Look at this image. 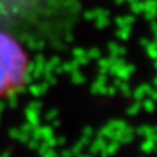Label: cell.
<instances>
[{
    "mask_svg": "<svg viewBox=\"0 0 157 157\" xmlns=\"http://www.w3.org/2000/svg\"><path fill=\"white\" fill-rule=\"evenodd\" d=\"M29 56L16 38L0 30V98L17 93L25 85Z\"/></svg>",
    "mask_w": 157,
    "mask_h": 157,
    "instance_id": "1",
    "label": "cell"
}]
</instances>
